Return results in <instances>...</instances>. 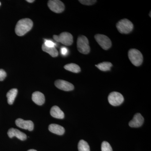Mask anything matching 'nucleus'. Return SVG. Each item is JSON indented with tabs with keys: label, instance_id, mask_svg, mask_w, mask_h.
Returning <instances> with one entry per match:
<instances>
[{
	"label": "nucleus",
	"instance_id": "obj_1",
	"mask_svg": "<svg viewBox=\"0 0 151 151\" xmlns=\"http://www.w3.org/2000/svg\"><path fill=\"white\" fill-rule=\"evenodd\" d=\"M33 26L32 20L29 18L23 19L17 23L16 26V33L19 36L24 35L29 31Z\"/></svg>",
	"mask_w": 151,
	"mask_h": 151
},
{
	"label": "nucleus",
	"instance_id": "obj_2",
	"mask_svg": "<svg viewBox=\"0 0 151 151\" xmlns=\"http://www.w3.org/2000/svg\"><path fill=\"white\" fill-rule=\"evenodd\" d=\"M128 56L130 61L135 66H140L142 63L143 57L142 54L136 49H131L128 52Z\"/></svg>",
	"mask_w": 151,
	"mask_h": 151
},
{
	"label": "nucleus",
	"instance_id": "obj_3",
	"mask_svg": "<svg viewBox=\"0 0 151 151\" xmlns=\"http://www.w3.org/2000/svg\"><path fill=\"white\" fill-rule=\"evenodd\" d=\"M116 27L119 32L127 34L132 31L134 28V25L132 22L128 19H124L117 23Z\"/></svg>",
	"mask_w": 151,
	"mask_h": 151
},
{
	"label": "nucleus",
	"instance_id": "obj_4",
	"mask_svg": "<svg viewBox=\"0 0 151 151\" xmlns=\"http://www.w3.org/2000/svg\"><path fill=\"white\" fill-rule=\"evenodd\" d=\"M77 47L80 53L87 54L90 52V48L87 38L84 35L78 37L77 41Z\"/></svg>",
	"mask_w": 151,
	"mask_h": 151
},
{
	"label": "nucleus",
	"instance_id": "obj_5",
	"mask_svg": "<svg viewBox=\"0 0 151 151\" xmlns=\"http://www.w3.org/2000/svg\"><path fill=\"white\" fill-rule=\"evenodd\" d=\"M53 37L57 42H60L67 46H70L73 43V36L70 33L63 32L59 35H53Z\"/></svg>",
	"mask_w": 151,
	"mask_h": 151
},
{
	"label": "nucleus",
	"instance_id": "obj_6",
	"mask_svg": "<svg viewBox=\"0 0 151 151\" xmlns=\"http://www.w3.org/2000/svg\"><path fill=\"white\" fill-rule=\"evenodd\" d=\"M94 38L97 43L105 50L109 49L112 46L111 41L107 36L104 35L97 34L95 35Z\"/></svg>",
	"mask_w": 151,
	"mask_h": 151
},
{
	"label": "nucleus",
	"instance_id": "obj_7",
	"mask_svg": "<svg viewBox=\"0 0 151 151\" xmlns=\"http://www.w3.org/2000/svg\"><path fill=\"white\" fill-rule=\"evenodd\" d=\"M108 100L111 105L114 106H119L124 102V97L119 92H113L109 94Z\"/></svg>",
	"mask_w": 151,
	"mask_h": 151
},
{
	"label": "nucleus",
	"instance_id": "obj_8",
	"mask_svg": "<svg viewBox=\"0 0 151 151\" xmlns=\"http://www.w3.org/2000/svg\"><path fill=\"white\" fill-rule=\"evenodd\" d=\"M48 6L52 12L56 13H60L65 9L63 3L59 0H50L48 2Z\"/></svg>",
	"mask_w": 151,
	"mask_h": 151
},
{
	"label": "nucleus",
	"instance_id": "obj_9",
	"mask_svg": "<svg viewBox=\"0 0 151 151\" xmlns=\"http://www.w3.org/2000/svg\"><path fill=\"white\" fill-rule=\"evenodd\" d=\"M55 85L58 89L65 91H70L74 89L73 84L65 80L58 79L55 82Z\"/></svg>",
	"mask_w": 151,
	"mask_h": 151
},
{
	"label": "nucleus",
	"instance_id": "obj_10",
	"mask_svg": "<svg viewBox=\"0 0 151 151\" xmlns=\"http://www.w3.org/2000/svg\"><path fill=\"white\" fill-rule=\"evenodd\" d=\"M16 124L18 127L28 130L29 131H32L33 130L34 124L32 121H25L23 119H18L16 120Z\"/></svg>",
	"mask_w": 151,
	"mask_h": 151
},
{
	"label": "nucleus",
	"instance_id": "obj_11",
	"mask_svg": "<svg viewBox=\"0 0 151 151\" xmlns=\"http://www.w3.org/2000/svg\"><path fill=\"white\" fill-rule=\"evenodd\" d=\"M144 118L140 113H136L134 118L129 122V126L132 128H139L143 125Z\"/></svg>",
	"mask_w": 151,
	"mask_h": 151
},
{
	"label": "nucleus",
	"instance_id": "obj_12",
	"mask_svg": "<svg viewBox=\"0 0 151 151\" xmlns=\"http://www.w3.org/2000/svg\"><path fill=\"white\" fill-rule=\"evenodd\" d=\"M8 135L10 138L13 137H16L22 141H24L26 139L27 136L18 130L17 129L11 128L8 132Z\"/></svg>",
	"mask_w": 151,
	"mask_h": 151
},
{
	"label": "nucleus",
	"instance_id": "obj_13",
	"mask_svg": "<svg viewBox=\"0 0 151 151\" xmlns=\"http://www.w3.org/2000/svg\"><path fill=\"white\" fill-rule=\"evenodd\" d=\"M32 100L37 105H42L45 102V97L44 95L41 92H35L32 94Z\"/></svg>",
	"mask_w": 151,
	"mask_h": 151
},
{
	"label": "nucleus",
	"instance_id": "obj_14",
	"mask_svg": "<svg viewBox=\"0 0 151 151\" xmlns=\"http://www.w3.org/2000/svg\"><path fill=\"white\" fill-rule=\"evenodd\" d=\"M48 129L52 133L58 135H63L65 132L63 127L56 124H50L49 126Z\"/></svg>",
	"mask_w": 151,
	"mask_h": 151
},
{
	"label": "nucleus",
	"instance_id": "obj_15",
	"mask_svg": "<svg viewBox=\"0 0 151 151\" xmlns=\"http://www.w3.org/2000/svg\"><path fill=\"white\" fill-rule=\"evenodd\" d=\"M50 114L52 117L57 119H64V113L60 108L57 106H53L51 108Z\"/></svg>",
	"mask_w": 151,
	"mask_h": 151
},
{
	"label": "nucleus",
	"instance_id": "obj_16",
	"mask_svg": "<svg viewBox=\"0 0 151 151\" xmlns=\"http://www.w3.org/2000/svg\"><path fill=\"white\" fill-rule=\"evenodd\" d=\"M18 93V90L17 89H12L7 92L6 97H7L8 103L9 105L13 104L16 97Z\"/></svg>",
	"mask_w": 151,
	"mask_h": 151
},
{
	"label": "nucleus",
	"instance_id": "obj_17",
	"mask_svg": "<svg viewBox=\"0 0 151 151\" xmlns=\"http://www.w3.org/2000/svg\"><path fill=\"white\" fill-rule=\"evenodd\" d=\"M64 68L65 70L73 73H78L81 71V68L79 65L75 63H71L66 64L64 66Z\"/></svg>",
	"mask_w": 151,
	"mask_h": 151
},
{
	"label": "nucleus",
	"instance_id": "obj_18",
	"mask_svg": "<svg viewBox=\"0 0 151 151\" xmlns=\"http://www.w3.org/2000/svg\"><path fill=\"white\" fill-rule=\"evenodd\" d=\"M42 50L43 51L47 53H48L52 57H56L58 56V51L55 48V47H47L45 46L43 44L42 45Z\"/></svg>",
	"mask_w": 151,
	"mask_h": 151
},
{
	"label": "nucleus",
	"instance_id": "obj_19",
	"mask_svg": "<svg viewBox=\"0 0 151 151\" xmlns=\"http://www.w3.org/2000/svg\"><path fill=\"white\" fill-rule=\"evenodd\" d=\"M112 63L109 62H103L99 63L97 65H95L100 70L102 71H108L111 70V67H112Z\"/></svg>",
	"mask_w": 151,
	"mask_h": 151
},
{
	"label": "nucleus",
	"instance_id": "obj_20",
	"mask_svg": "<svg viewBox=\"0 0 151 151\" xmlns=\"http://www.w3.org/2000/svg\"><path fill=\"white\" fill-rule=\"evenodd\" d=\"M78 151H90V148L87 142L81 140L78 142Z\"/></svg>",
	"mask_w": 151,
	"mask_h": 151
},
{
	"label": "nucleus",
	"instance_id": "obj_21",
	"mask_svg": "<svg viewBox=\"0 0 151 151\" xmlns=\"http://www.w3.org/2000/svg\"><path fill=\"white\" fill-rule=\"evenodd\" d=\"M102 151H113L112 147L109 143L106 141H104L101 145Z\"/></svg>",
	"mask_w": 151,
	"mask_h": 151
},
{
	"label": "nucleus",
	"instance_id": "obj_22",
	"mask_svg": "<svg viewBox=\"0 0 151 151\" xmlns=\"http://www.w3.org/2000/svg\"><path fill=\"white\" fill-rule=\"evenodd\" d=\"M79 2L84 5L90 6L94 4L97 2L95 0H79Z\"/></svg>",
	"mask_w": 151,
	"mask_h": 151
},
{
	"label": "nucleus",
	"instance_id": "obj_23",
	"mask_svg": "<svg viewBox=\"0 0 151 151\" xmlns=\"http://www.w3.org/2000/svg\"><path fill=\"white\" fill-rule=\"evenodd\" d=\"M44 45L47 47H55L56 44L52 40H49L45 39L44 40Z\"/></svg>",
	"mask_w": 151,
	"mask_h": 151
},
{
	"label": "nucleus",
	"instance_id": "obj_24",
	"mask_svg": "<svg viewBox=\"0 0 151 151\" xmlns=\"http://www.w3.org/2000/svg\"><path fill=\"white\" fill-rule=\"evenodd\" d=\"M6 76V73L3 69H0V81H2L4 80Z\"/></svg>",
	"mask_w": 151,
	"mask_h": 151
},
{
	"label": "nucleus",
	"instance_id": "obj_25",
	"mask_svg": "<svg viewBox=\"0 0 151 151\" xmlns=\"http://www.w3.org/2000/svg\"><path fill=\"white\" fill-rule=\"evenodd\" d=\"M68 50L67 48H66V47H62L60 49V52H61V54H62L63 55H64V56L67 55L68 53Z\"/></svg>",
	"mask_w": 151,
	"mask_h": 151
},
{
	"label": "nucleus",
	"instance_id": "obj_26",
	"mask_svg": "<svg viewBox=\"0 0 151 151\" xmlns=\"http://www.w3.org/2000/svg\"><path fill=\"white\" fill-rule=\"evenodd\" d=\"M27 1L29 3H31L34 2L35 1L34 0H27Z\"/></svg>",
	"mask_w": 151,
	"mask_h": 151
},
{
	"label": "nucleus",
	"instance_id": "obj_27",
	"mask_svg": "<svg viewBox=\"0 0 151 151\" xmlns=\"http://www.w3.org/2000/svg\"><path fill=\"white\" fill-rule=\"evenodd\" d=\"M27 151H37L36 150H33V149H32V150H28Z\"/></svg>",
	"mask_w": 151,
	"mask_h": 151
},
{
	"label": "nucleus",
	"instance_id": "obj_28",
	"mask_svg": "<svg viewBox=\"0 0 151 151\" xmlns=\"http://www.w3.org/2000/svg\"><path fill=\"white\" fill-rule=\"evenodd\" d=\"M150 17H151V12H150Z\"/></svg>",
	"mask_w": 151,
	"mask_h": 151
},
{
	"label": "nucleus",
	"instance_id": "obj_29",
	"mask_svg": "<svg viewBox=\"0 0 151 151\" xmlns=\"http://www.w3.org/2000/svg\"><path fill=\"white\" fill-rule=\"evenodd\" d=\"M0 5H1V3H0Z\"/></svg>",
	"mask_w": 151,
	"mask_h": 151
}]
</instances>
